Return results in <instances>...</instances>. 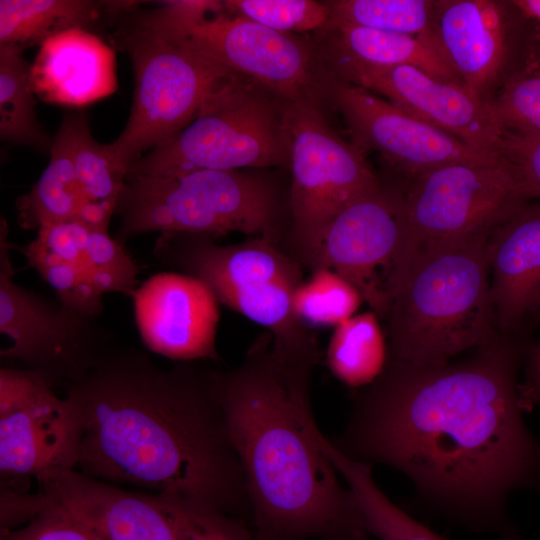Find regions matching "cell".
<instances>
[{
    "label": "cell",
    "instance_id": "cell-1",
    "mask_svg": "<svg viewBox=\"0 0 540 540\" xmlns=\"http://www.w3.org/2000/svg\"><path fill=\"white\" fill-rule=\"evenodd\" d=\"M530 346L497 340L440 366L388 356L382 374L356 394L333 444L353 459L403 472L423 500L468 526L514 540L507 497L540 485V440L518 400L517 374Z\"/></svg>",
    "mask_w": 540,
    "mask_h": 540
},
{
    "label": "cell",
    "instance_id": "cell-2",
    "mask_svg": "<svg viewBox=\"0 0 540 540\" xmlns=\"http://www.w3.org/2000/svg\"><path fill=\"white\" fill-rule=\"evenodd\" d=\"M216 372L198 361L163 369L145 351L103 349L64 386L80 423L82 473L234 518L250 513Z\"/></svg>",
    "mask_w": 540,
    "mask_h": 540
},
{
    "label": "cell",
    "instance_id": "cell-3",
    "mask_svg": "<svg viewBox=\"0 0 540 540\" xmlns=\"http://www.w3.org/2000/svg\"><path fill=\"white\" fill-rule=\"evenodd\" d=\"M318 361L281 349L266 332L239 366L216 372L255 540H368L370 535L314 420L310 386Z\"/></svg>",
    "mask_w": 540,
    "mask_h": 540
},
{
    "label": "cell",
    "instance_id": "cell-4",
    "mask_svg": "<svg viewBox=\"0 0 540 540\" xmlns=\"http://www.w3.org/2000/svg\"><path fill=\"white\" fill-rule=\"evenodd\" d=\"M491 233L414 253L384 319L390 356L440 366L499 340L489 279Z\"/></svg>",
    "mask_w": 540,
    "mask_h": 540
},
{
    "label": "cell",
    "instance_id": "cell-5",
    "mask_svg": "<svg viewBox=\"0 0 540 540\" xmlns=\"http://www.w3.org/2000/svg\"><path fill=\"white\" fill-rule=\"evenodd\" d=\"M115 213L123 245L140 234L239 232L285 252L290 216L271 178L241 170L203 169L180 176L127 174Z\"/></svg>",
    "mask_w": 540,
    "mask_h": 540
},
{
    "label": "cell",
    "instance_id": "cell-6",
    "mask_svg": "<svg viewBox=\"0 0 540 540\" xmlns=\"http://www.w3.org/2000/svg\"><path fill=\"white\" fill-rule=\"evenodd\" d=\"M216 237L160 233L153 253L164 265L202 280L219 303L266 328L281 349L320 357L316 335L292 308L303 267L266 239L220 245Z\"/></svg>",
    "mask_w": 540,
    "mask_h": 540
},
{
    "label": "cell",
    "instance_id": "cell-7",
    "mask_svg": "<svg viewBox=\"0 0 540 540\" xmlns=\"http://www.w3.org/2000/svg\"><path fill=\"white\" fill-rule=\"evenodd\" d=\"M113 43L129 54L135 77L129 119L109 144L127 169L183 130L206 99L237 75L195 51L154 10L121 26Z\"/></svg>",
    "mask_w": 540,
    "mask_h": 540
},
{
    "label": "cell",
    "instance_id": "cell-8",
    "mask_svg": "<svg viewBox=\"0 0 540 540\" xmlns=\"http://www.w3.org/2000/svg\"><path fill=\"white\" fill-rule=\"evenodd\" d=\"M223 1H169L155 12L198 53L284 101L323 110L329 72L316 43L228 13Z\"/></svg>",
    "mask_w": 540,
    "mask_h": 540
},
{
    "label": "cell",
    "instance_id": "cell-9",
    "mask_svg": "<svg viewBox=\"0 0 540 540\" xmlns=\"http://www.w3.org/2000/svg\"><path fill=\"white\" fill-rule=\"evenodd\" d=\"M263 89L234 75L183 130L135 161L128 174L172 177L203 169L289 167L283 100Z\"/></svg>",
    "mask_w": 540,
    "mask_h": 540
},
{
    "label": "cell",
    "instance_id": "cell-10",
    "mask_svg": "<svg viewBox=\"0 0 540 540\" xmlns=\"http://www.w3.org/2000/svg\"><path fill=\"white\" fill-rule=\"evenodd\" d=\"M282 115L291 169L285 252L303 267L325 228L381 183L364 153L338 136L323 110L283 100Z\"/></svg>",
    "mask_w": 540,
    "mask_h": 540
},
{
    "label": "cell",
    "instance_id": "cell-11",
    "mask_svg": "<svg viewBox=\"0 0 540 540\" xmlns=\"http://www.w3.org/2000/svg\"><path fill=\"white\" fill-rule=\"evenodd\" d=\"M403 196L410 259L423 247L491 233L530 201L500 154L416 174Z\"/></svg>",
    "mask_w": 540,
    "mask_h": 540
},
{
    "label": "cell",
    "instance_id": "cell-12",
    "mask_svg": "<svg viewBox=\"0 0 540 540\" xmlns=\"http://www.w3.org/2000/svg\"><path fill=\"white\" fill-rule=\"evenodd\" d=\"M409 260L403 191L381 185L325 228L303 268L337 273L385 319Z\"/></svg>",
    "mask_w": 540,
    "mask_h": 540
},
{
    "label": "cell",
    "instance_id": "cell-13",
    "mask_svg": "<svg viewBox=\"0 0 540 540\" xmlns=\"http://www.w3.org/2000/svg\"><path fill=\"white\" fill-rule=\"evenodd\" d=\"M8 226L0 229V331L10 339L2 360L37 371L54 386L78 378L108 346V335L97 322L18 285L9 254Z\"/></svg>",
    "mask_w": 540,
    "mask_h": 540
},
{
    "label": "cell",
    "instance_id": "cell-14",
    "mask_svg": "<svg viewBox=\"0 0 540 540\" xmlns=\"http://www.w3.org/2000/svg\"><path fill=\"white\" fill-rule=\"evenodd\" d=\"M81 429L75 409L37 371L0 369V474L42 483L79 463Z\"/></svg>",
    "mask_w": 540,
    "mask_h": 540
},
{
    "label": "cell",
    "instance_id": "cell-15",
    "mask_svg": "<svg viewBox=\"0 0 540 540\" xmlns=\"http://www.w3.org/2000/svg\"><path fill=\"white\" fill-rule=\"evenodd\" d=\"M17 249L66 307L91 318L103 311V296H132L138 267L108 230L80 221L44 227Z\"/></svg>",
    "mask_w": 540,
    "mask_h": 540
},
{
    "label": "cell",
    "instance_id": "cell-16",
    "mask_svg": "<svg viewBox=\"0 0 540 540\" xmlns=\"http://www.w3.org/2000/svg\"><path fill=\"white\" fill-rule=\"evenodd\" d=\"M322 59L335 77L382 96L478 151L499 154L503 129L491 101L464 85L439 79L410 65L375 66L343 58Z\"/></svg>",
    "mask_w": 540,
    "mask_h": 540
},
{
    "label": "cell",
    "instance_id": "cell-17",
    "mask_svg": "<svg viewBox=\"0 0 540 540\" xmlns=\"http://www.w3.org/2000/svg\"><path fill=\"white\" fill-rule=\"evenodd\" d=\"M328 101L343 117L356 148L362 153H380L410 177L453 162L499 155L478 151L380 96L330 73Z\"/></svg>",
    "mask_w": 540,
    "mask_h": 540
},
{
    "label": "cell",
    "instance_id": "cell-18",
    "mask_svg": "<svg viewBox=\"0 0 540 540\" xmlns=\"http://www.w3.org/2000/svg\"><path fill=\"white\" fill-rule=\"evenodd\" d=\"M136 325L146 348L178 362L219 359V302L200 279L161 272L131 296Z\"/></svg>",
    "mask_w": 540,
    "mask_h": 540
},
{
    "label": "cell",
    "instance_id": "cell-19",
    "mask_svg": "<svg viewBox=\"0 0 540 540\" xmlns=\"http://www.w3.org/2000/svg\"><path fill=\"white\" fill-rule=\"evenodd\" d=\"M39 501L60 507L102 540H177L173 522L155 494L131 491L64 471L42 483Z\"/></svg>",
    "mask_w": 540,
    "mask_h": 540
},
{
    "label": "cell",
    "instance_id": "cell-20",
    "mask_svg": "<svg viewBox=\"0 0 540 540\" xmlns=\"http://www.w3.org/2000/svg\"><path fill=\"white\" fill-rule=\"evenodd\" d=\"M507 2L437 1L433 30L439 46L462 83L491 101L509 57Z\"/></svg>",
    "mask_w": 540,
    "mask_h": 540
},
{
    "label": "cell",
    "instance_id": "cell-21",
    "mask_svg": "<svg viewBox=\"0 0 540 540\" xmlns=\"http://www.w3.org/2000/svg\"><path fill=\"white\" fill-rule=\"evenodd\" d=\"M491 297L496 325L516 330L540 298V199L527 202L489 238Z\"/></svg>",
    "mask_w": 540,
    "mask_h": 540
},
{
    "label": "cell",
    "instance_id": "cell-22",
    "mask_svg": "<svg viewBox=\"0 0 540 540\" xmlns=\"http://www.w3.org/2000/svg\"><path fill=\"white\" fill-rule=\"evenodd\" d=\"M30 76L43 101L87 105L117 90L115 52L89 31L67 30L40 44Z\"/></svg>",
    "mask_w": 540,
    "mask_h": 540
},
{
    "label": "cell",
    "instance_id": "cell-23",
    "mask_svg": "<svg viewBox=\"0 0 540 540\" xmlns=\"http://www.w3.org/2000/svg\"><path fill=\"white\" fill-rule=\"evenodd\" d=\"M321 57L375 66L410 65L439 79L463 85L436 40L362 26L328 23L321 30Z\"/></svg>",
    "mask_w": 540,
    "mask_h": 540
},
{
    "label": "cell",
    "instance_id": "cell-24",
    "mask_svg": "<svg viewBox=\"0 0 540 540\" xmlns=\"http://www.w3.org/2000/svg\"><path fill=\"white\" fill-rule=\"evenodd\" d=\"M134 2L87 0H1L0 44H42L71 29L88 31L103 13L130 9Z\"/></svg>",
    "mask_w": 540,
    "mask_h": 540
},
{
    "label": "cell",
    "instance_id": "cell-25",
    "mask_svg": "<svg viewBox=\"0 0 540 540\" xmlns=\"http://www.w3.org/2000/svg\"><path fill=\"white\" fill-rule=\"evenodd\" d=\"M64 119L70 131L76 176L85 199L78 221L108 230L128 169L117 160L109 144H100L94 139L85 114H68Z\"/></svg>",
    "mask_w": 540,
    "mask_h": 540
},
{
    "label": "cell",
    "instance_id": "cell-26",
    "mask_svg": "<svg viewBox=\"0 0 540 540\" xmlns=\"http://www.w3.org/2000/svg\"><path fill=\"white\" fill-rule=\"evenodd\" d=\"M50 161L30 192L16 202L18 223L35 230L78 221L85 199L79 185L71 152L68 124L63 119L52 140Z\"/></svg>",
    "mask_w": 540,
    "mask_h": 540
},
{
    "label": "cell",
    "instance_id": "cell-27",
    "mask_svg": "<svg viewBox=\"0 0 540 540\" xmlns=\"http://www.w3.org/2000/svg\"><path fill=\"white\" fill-rule=\"evenodd\" d=\"M332 375L352 388L372 384L384 371L388 355L379 317L368 311L337 325L326 350Z\"/></svg>",
    "mask_w": 540,
    "mask_h": 540
},
{
    "label": "cell",
    "instance_id": "cell-28",
    "mask_svg": "<svg viewBox=\"0 0 540 540\" xmlns=\"http://www.w3.org/2000/svg\"><path fill=\"white\" fill-rule=\"evenodd\" d=\"M23 49L16 44H0V137L47 153L53 141L37 121L30 65Z\"/></svg>",
    "mask_w": 540,
    "mask_h": 540
},
{
    "label": "cell",
    "instance_id": "cell-29",
    "mask_svg": "<svg viewBox=\"0 0 540 540\" xmlns=\"http://www.w3.org/2000/svg\"><path fill=\"white\" fill-rule=\"evenodd\" d=\"M331 458L352 491L370 535L380 540H445L387 498L373 480L370 463L339 451Z\"/></svg>",
    "mask_w": 540,
    "mask_h": 540
},
{
    "label": "cell",
    "instance_id": "cell-30",
    "mask_svg": "<svg viewBox=\"0 0 540 540\" xmlns=\"http://www.w3.org/2000/svg\"><path fill=\"white\" fill-rule=\"evenodd\" d=\"M0 540H102L86 523L35 494L1 489Z\"/></svg>",
    "mask_w": 540,
    "mask_h": 540
},
{
    "label": "cell",
    "instance_id": "cell-31",
    "mask_svg": "<svg viewBox=\"0 0 540 540\" xmlns=\"http://www.w3.org/2000/svg\"><path fill=\"white\" fill-rule=\"evenodd\" d=\"M436 3L429 0L326 1L330 23L368 27L437 41L433 30Z\"/></svg>",
    "mask_w": 540,
    "mask_h": 540
},
{
    "label": "cell",
    "instance_id": "cell-32",
    "mask_svg": "<svg viewBox=\"0 0 540 540\" xmlns=\"http://www.w3.org/2000/svg\"><path fill=\"white\" fill-rule=\"evenodd\" d=\"M295 290L292 308L306 327L337 326L352 317L363 299L356 288L329 269H318Z\"/></svg>",
    "mask_w": 540,
    "mask_h": 540
},
{
    "label": "cell",
    "instance_id": "cell-33",
    "mask_svg": "<svg viewBox=\"0 0 540 540\" xmlns=\"http://www.w3.org/2000/svg\"><path fill=\"white\" fill-rule=\"evenodd\" d=\"M225 10L282 33L321 30L330 18L326 2L312 0H226Z\"/></svg>",
    "mask_w": 540,
    "mask_h": 540
},
{
    "label": "cell",
    "instance_id": "cell-34",
    "mask_svg": "<svg viewBox=\"0 0 540 540\" xmlns=\"http://www.w3.org/2000/svg\"><path fill=\"white\" fill-rule=\"evenodd\" d=\"M156 496L173 522L177 540H248L251 535L237 518L177 498Z\"/></svg>",
    "mask_w": 540,
    "mask_h": 540
},
{
    "label": "cell",
    "instance_id": "cell-35",
    "mask_svg": "<svg viewBox=\"0 0 540 540\" xmlns=\"http://www.w3.org/2000/svg\"><path fill=\"white\" fill-rule=\"evenodd\" d=\"M506 130L540 134V75L526 70L508 77L491 100Z\"/></svg>",
    "mask_w": 540,
    "mask_h": 540
},
{
    "label": "cell",
    "instance_id": "cell-36",
    "mask_svg": "<svg viewBox=\"0 0 540 540\" xmlns=\"http://www.w3.org/2000/svg\"><path fill=\"white\" fill-rule=\"evenodd\" d=\"M498 153L514 167L529 200L540 199V134L503 129Z\"/></svg>",
    "mask_w": 540,
    "mask_h": 540
},
{
    "label": "cell",
    "instance_id": "cell-37",
    "mask_svg": "<svg viewBox=\"0 0 540 540\" xmlns=\"http://www.w3.org/2000/svg\"><path fill=\"white\" fill-rule=\"evenodd\" d=\"M518 400L523 412H531L540 404V341L528 349L524 381L518 387Z\"/></svg>",
    "mask_w": 540,
    "mask_h": 540
},
{
    "label": "cell",
    "instance_id": "cell-38",
    "mask_svg": "<svg viewBox=\"0 0 540 540\" xmlns=\"http://www.w3.org/2000/svg\"><path fill=\"white\" fill-rule=\"evenodd\" d=\"M517 12L540 23V0L510 1Z\"/></svg>",
    "mask_w": 540,
    "mask_h": 540
},
{
    "label": "cell",
    "instance_id": "cell-39",
    "mask_svg": "<svg viewBox=\"0 0 540 540\" xmlns=\"http://www.w3.org/2000/svg\"><path fill=\"white\" fill-rule=\"evenodd\" d=\"M525 70L540 75V47L538 48L536 55L532 56V60Z\"/></svg>",
    "mask_w": 540,
    "mask_h": 540
},
{
    "label": "cell",
    "instance_id": "cell-40",
    "mask_svg": "<svg viewBox=\"0 0 540 540\" xmlns=\"http://www.w3.org/2000/svg\"><path fill=\"white\" fill-rule=\"evenodd\" d=\"M532 316L534 317H540V298L538 299L535 307H534V310L532 312Z\"/></svg>",
    "mask_w": 540,
    "mask_h": 540
}]
</instances>
